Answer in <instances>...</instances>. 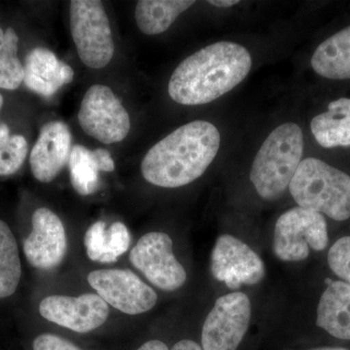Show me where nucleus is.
<instances>
[{"label":"nucleus","instance_id":"1","mask_svg":"<svg viewBox=\"0 0 350 350\" xmlns=\"http://www.w3.org/2000/svg\"><path fill=\"white\" fill-rule=\"evenodd\" d=\"M250 51L238 43L220 41L186 57L170 76V98L182 105L213 103L250 75Z\"/></svg>","mask_w":350,"mask_h":350},{"label":"nucleus","instance_id":"2","mask_svg":"<svg viewBox=\"0 0 350 350\" xmlns=\"http://www.w3.org/2000/svg\"><path fill=\"white\" fill-rule=\"evenodd\" d=\"M220 142V133L211 122H191L147 152L142 174L145 180L158 187H183L206 172L217 156Z\"/></svg>","mask_w":350,"mask_h":350},{"label":"nucleus","instance_id":"3","mask_svg":"<svg viewBox=\"0 0 350 350\" xmlns=\"http://www.w3.org/2000/svg\"><path fill=\"white\" fill-rule=\"evenodd\" d=\"M303 153V131L297 124H282L269 133L255 156L250 175L262 199L275 200L284 194Z\"/></svg>","mask_w":350,"mask_h":350},{"label":"nucleus","instance_id":"4","mask_svg":"<svg viewBox=\"0 0 350 350\" xmlns=\"http://www.w3.org/2000/svg\"><path fill=\"white\" fill-rule=\"evenodd\" d=\"M295 202L303 208L333 220L350 218V176L317 158L301 160L289 184Z\"/></svg>","mask_w":350,"mask_h":350},{"label":"nucleus","instance_id":"5","mask_svg":"<svg viewBox=\"0 0 350 350\" xmlns=\"http://www.w3.org/2000/svg\"><path fill=\"white\" fill-rule=\"evenodd\" d=\"M69 24L82 63L90 68H105L114 56L115 45L103 2L72 0L69 3Z\"/></svg>","mask_w":350,"mask_h":350},{"label":"nucleus","instance_id":"6","mask_svg":"<svg viewBox=\"0 0 350 350\" xmlns=\"http://www.w3.org/2000/svg\"><path fill=\"white\" fill-rule=\"evenodd\" d=\"M328 243V227L323 214L298 206L276 221L273 251L282 261H304L310 255V248L322 251Z\"/></svg>","mask_w":350,"mask_h":350},{"label":"nucleus","instance_id":"7","mask_svg":"<svg viewBox=\"0 0 350 350\" xmlns=\"http://www.w3.org/2000/svg\"><path fill=\"white\" fill-rule=\"evenodd\" d=\"M78 121L88 135L103 144L123 142L131 131V118L111 88L90 87L80 105Z\"/></svg>","mask_w":350,"mask_h":350},{"label":"nucleus","instance_id":"8","mask_svg":"<svg viewBox=\"0 0 350 350\" xmlns=\"http://www.w3.org/2000/svg\"><path fill=\"white\" fill-rule=\"evenodd\" d=\"M172 247V239L165 232H147L131 248L129 259L152 285L163 291H176L185 284L187 273Z\"/></svg>","mask_w":350,"mask_h":350},{"label":"nucleus","instance_id":"9","mask_svg":"<svg viewBox=\"0 0 350 350\" xmlns=\"http://www.w3.org/2000/svg\"><path fill=\"white\" fill-rule=\"evenodd\" d=\"M87 282L108 306L125 314H142L158 301L155 290L131 269H96Z\"/></svg>","mask_w":350,"mask_h":350},{"label":"nucleus","instance_id":"10","mask_svg":"<svg viewBox=\"0 0 350 350\" xmlns=\"http://www.w3.org/2000/svg\"><path fill=\"white\" fill-rule=\"evenodd\" d=\"M251 303L241 292L220 297L202 330V350H237L250 328Z\"/></svg>","mask_w":350,"mask_h":350},{"label":"nucleus","instance_id":"11","mask_svg":"<svg viewBox=\"0 0 350 350\" xmlns=\"http://www.w3.org/2000/svg\"><path fill=\"white\" fill-rule=\"evenodd\" d=\"M31 230L23 239L22 252L32 269L50 271L62 264L68 243L63 221L48 207L32 213Z\"/></svg>","mask_w":350,"mask_h":350},{"label":"nucleus","instance_id":"12","mask_svg":"<svg viewBox=\"0 0 350 350\" xmlns=\"http://www.w3.org/2000/svg\"><path fill=\"white\" fill-rule=\"evenodd\" d=\"M38 313L51 323L75 333L86 334L107 321L110 306L96 293L75 297L49 295L39 301Z\"/></svg>","mask_w":350,"mask_h":350},{"label":"nucleus","instance_id":"13","mask_svg":"<svg viewBox=\"0 0 350 350\" xmlns=\"http://www.w3.org/2000/svg\"><path fill=\"white\" fill-rule=\"evenodd\" d=\"M211 273L231 290L258 284L264 280V262L247 244L231 234L216 239L211 254Z\"/></svg>","mask_w":350,"mask_h":350},{"label":"nucleus","instance_id":"14","mask_svg":"<svg viewBox=\"0 0 350 350\" xmlns=\"http://www.w3.org/2000/svg\"><path fill=\"white\" fill-rule=\"evenodd\" d=\"M71 133L66 123L51 121L41 129L29 156L31 174L41 183H50L68 163Z\"/></svg>","mask_w":350,"mask_h":350},{"label":"nucleus","instance_id":"15","mask_svg":"<svg viewBox=\"0 0 350 350\" xmlns=\"http://www.w3.org/2000/svg\"><path fill=\"white\" fill-rule=\"evenodd\" d=\"M24 83L34 93L50 98L72 82L75 70L68 64L59 61L52 51L34 48L25 57Z\"/></svg>","mask_w":350,"mask_h":350},{"label":"nucleus","instance_id":"16","mask_svg":"<svg viewBox=\"0 0 350 350\" xmlns=\"http://www.w3.org/2000/svg\"><path fill=\"white\" fill-rule=\"evenodd\" d=\"M317 325L333 337L350 340V284L335 282L327 285L317 308Z\"/></svg>","mask_w":350,"mask_h":350},{"label":"nucleus","instance_id":"17","mask_svg":"<svg viewBox=\"0 0 350 350\" xmlns=\"http://www.w3.org/2000/svg\"><path fill=\"white\" fill-rule=\"evenodd\" d=\"M310 64L315 73L327 79H350V25L319 44Z\"/></svg>","mask_w":350,"mask_h":350},{"label":"nucleus","instance_id":"18","mask_svg":"<svg viewBox=\"0 0 350 350\" xmlns=\"http://www.w3.org/2000/svg\"><path fill=\"white\" fill-rule=\"evenodd\" d=\"M310 130L324 148L350 146V98H340L329 103L327 111L312 120Z\"/></svg>","mask_w":350,"mask_h":350},{"label":"nucleus","instance_id":"19","mask_svg":"<svg viewBox=\"0 0 350 350\" xmlns=\"http://www.w3.org/2000/svg\"><path fill=\"white\" fill-rule=\"evenodd\" d=\"M23 280L21 245L11 226L0 219V304L12 300Z\"/></svg>","mask_w":350,"mask_h":350},{"label":"nucleus","instance_id":"20","mask_svg":"<svg viewBox=\"0 0 350 350\" xmlns=\"http://www.w3.org/2000/svg\"><path fill=\"white\" fill-rule=\"evenodd\" d=\"M195 3L193 0H142L135 7V22L142 33L157 36L167 31Z\"/></svg>","mask_w":350,"mask_h":350},{"label":"nucleus","instance_id":"21","mask_svg":"<svg viewBox=\"0 0 350 350\" xmlns=\"http://www.w3.org/2000/svg\"><path fill=\"white\" fill-rule=\"evenodd\" d=\"M68 165L71 184L78 194L90 196L98 190L101 170L94 150H89L83 145H75L71 149Z\"/></svg>","mask_w":350,"mask_h":350},{"label":"nucleus","instance_id":"22","mask_svg":"<svg viewBox=\"0 0 350 350\" xmlns=\"http://www.w3.org/2000/svg\"><path fill=\"white\" fill-rule=\"evenodd\" d=\"M19 38L12 27H0V89H18L24 82V66L18 57Z\"/></svg>","mask_w":350,"mask_h":350},{"label":"nucleus","instance_id":"23","mask_svg":"<svg viewBox=\"0 0 350 350\" xmlns=\"http://www.w3.org/2000/svg\"><path fill=\"white\" fill-rule=\"evenodd\" d=\"M29 153L27 139L21 135H11L6 124H0V176L17 174Z\"/></svg>","mask_w":350,"mask_h":350},{"label":"nucleus","instance_id":"24","mask_svg":"<svg viewBox=\"0 0 350 350\" xmlns=\"http://www.w3.org/2000/svg\"><path fill=\"white\" fill-rule=\"evenodd\" d=\"M87 256L93 262L112 264L117 261L108 250L107 229L105 221H96L84 237Z\"/></svg>","mask_w":350,"mask_h":350},{"label":"nucleus","instance_id":"25","mask_svg":"<svg viewBox=\"0 0 350 350\" xmlns=\"http://www.w3.org/2000/svg\"><path fill=\"white\" fill-rule=\"evenodd\" d=\"M328 264L336 275L350 284V237L334 243L329 250Z\"/></svg>","mask_w":350,"mask_h":350},{"label":"nucleus","instance_id":"26","mask_svg":"<svg viewBox=\"0 0 350 350\" xmlns=\"http://www.w3.org/2000/svg\"><path fill=\"white\" fill-rule=\"evenodd\" d=\"M131 237L126 226L122 222H114L107 229L108 250L113 258L118 260L125 254L131 246Z\"/></svg>","mask_w":350,"mask_h":350},{"label":"nucleus","instance_id":"27","mask_svg":"<svg viewBox=\"0 0 350 350\" xmlns=\"http://www.w3.org/2000/svg\"><path fill=\"white\" fill-rule=\"evenodd\" d=\"M32 350H83L63 337L51 333L39 334L32 340Z\"/></svg>","mask_w":350,"mask_h":350},{"label":"nucleus","instance_id":"28","mask_svg":"<svg viewBox=\"0 0 350 350\" xmlns=\"http://www.w3.org/2000/svg\"><path fill=\"white\" fill-rule=\"evenodd\" d=\"M170 350H202V347L194 340H182L176 342Z\"/></svg>","mask_w":350,"mask_h":350},{"label":"nucleus","instance_id":"29","mask_svg":"<svg viewBox=\"0 0 350 350\" xmlns=\"http://www.w3.org/2000/svg\"><path fill=\"white\" fill-rule=\"evenodd\" d=\"M137 350H170V349L162 340H151L144 342Z\"/></svg>","mask_w":350,"mask_h":350},{"label":"nucleus","instance_id":"30","mask_svg":"<svg viewBox=\"0 0 350 350\" xmlns=\"http://www.w3.org/2000/svg\"><path fill=\"white\" fill-rule=\"evenodd\" d=\"M207 3L220 7V8H228V7L236 5L239 3V0H211V1H207Z\"/></svg>","mask_w":350,"mask_h":350},{"label":"nucleus","instance_id":"31","mask_svg":"<svg viewBox=\"0 0 350 350\" xmlns=\"http://www.w3.org/2000/svg\"><path fill=\"white\" fill-rule=\"evenodd\" d=\"M313 350H349L345 349H340V347H325V349H319Z\"/></svg>","mask_w":350,"mask_h":350},{"label":"nucleus","instance_id":"32","mask_svg":"<svg viewBox=\"0 0 350 350\" xmlns=\"http://www.w3.org/2000/svg\"><path fill=\"white\" fill-rule=\"evenodd\" d=\"M3 96H2V94H0V110H1L2 107H3Z\"/></svg>","mask_w":350,"mask_h":350}]
</instances>
